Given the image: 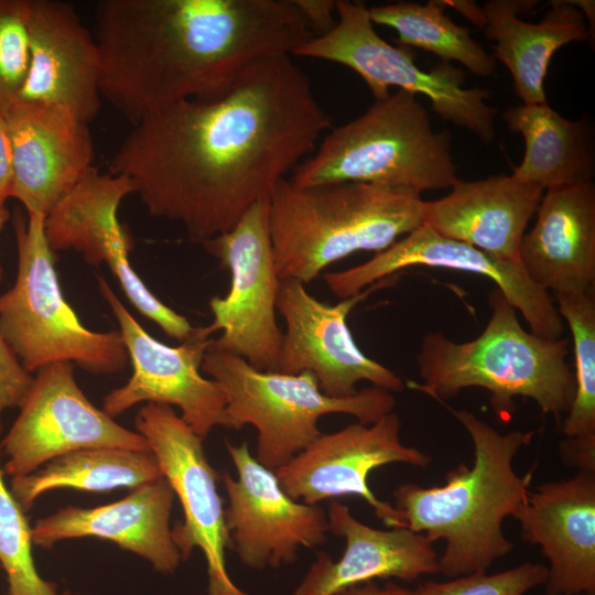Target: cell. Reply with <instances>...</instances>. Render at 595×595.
<instances>
[{
	"instance_id": "1",
	"label": "cell",
	"mask_w": 595,
	"mask_h": 595,
	"mask_svg": "<svg viewBox=\"0 0 595 595\" xmlns=\"http://www.w3.org/2000/svg\"><path fill=\"white\" fill-rule=\"evenodd\" d=\"M331 126L292 55L261 61L220 96L169 106L132 126L109 162L147 210L202 244L230 230Z\"/></svg>"
},
{
	"instance_id": "2",
	"label": "cell",
	"mask_w": 595,
	"mask_h": 595,
	"mask_svg": "<svg viewBox=\"0 0 595 595\" xmlns=\"http://www.w3.org/2000/svg\"><path fill=\"white\" fill-rule=\"evenodd\" d=\"M100 93L132 126L224 94L250 66L313 36L293 0H100Z\"/></svg>"
},
{
	"instance_id": "3",
	"label": "cell",
	"mask_w": 595,
	"mask_h": 595,
	"mask_svg": "<svg viewBox=\"0 0 595 595\" xmlns=\"http://www.w3.org/2000/svg\"><path fill=\"white\" fill-rule=\"evenodd\" d=\"M439 402L470 436L473 464L461 463L451 469L443 485L401 484L393 491L394 507L405 528L431 542L445 541L439 573L448 577L486 573L513 548L502 532V522L523 505L536 466L520 476L512 462L534 431L501 434L473 412Z\"/></svg>"
},
{
	"instance_id": "4",
	"label": "cell",
	"mask_w": 595,
	"mask_h": 595,
	"mask_svg": "<svg viewBox=\"0 0 595 595\" xmlns=\"http://www.w3.org/2000/svg\"><path fill=\"white\" fill-rule=\"evenodd\" d=\"M491 314L474 339L456 343L441 332L428 333L416 355L422 383L411 382L436 401L480 387L502 422L515 411L513 399H532L540 411L560 421L571 407L575 380L566 361L567 339H545L528 332L517 310L495 288L488 296Z\"/></svg>"
},
{
	"instance_id": "5",
	"label": "cell",
	"mask_w": 595,
	"mask_h": 595,
	"mask_svg": "<svg viewBox=\"0 0 595 595\" xmlns=\"http://www.w3.org/2000/svg\"><path fill=\"white\" fill-rule=\"evenodd\" d=\"M421 194L337 183L296 187L282 178L269 196V234L280 280L310 283L358 251L381 252L423 224Z\"/></svg>"
},
{
	"instance_id": "6",
	"label": "cell",
	"mask_w": 595,
	"mask_h": 595,
	"mask_svg": "<svg viewBox=\"0 0 595 595\" xmlns=\"http://www.w3.org/2000/svg\"><path fill=\"white\" fill-rule=\"evenodd\" d=\"M452 134L434 131L418 96L398 90L327 132L293 169L296 187L365 183L423 191L456 181Z\"/></svg>"
},
{
	"instance_id": "7",
	"label": "cell",
	"mask_w": 595,
	"mask_h": 595,
	"mask_svg": "<svg viewBox=\"0 0 595 595\" xmlns=\"http://www.w3.org/2000/svg\"><path fill=\"white\" fill-rule=\"evenodd\" d=\"M26 215L13 216L18 271L12 288L0 294V335L30 374L64 361L94 375L122 371L129 357L120 332L82 323L62 292L45 216Z\"/></svg>"
},
{
	"instance_id": "8",
	"label": "cell",
	"mask_w": 595,
	"mask_h": 595,
	"mask_svg": "<svg viewBox=\"0 0 595 595\" xmlns=\"http://www.w3.org/2000/svg\"><path fill=\"white\" fill-rule=\"evenodd\" d=\"M201 370L224 393L231 430L239 431L248 424L257 430L255 457L272 472L321 435V416L344 413L368 425L396 407L394 397L386 389L371 386L350 397H329L307 371H262L244 358L214 347L212 342Z\"/></svg>"
},
{
	"instance_id": "9",
	"label": "cell",
	"mask_w": 595,
	"mask_h": 595,
	"mask_svg": "<svg viewBox=\"0 0 595 595\" xmlns=\"http://www.w3.org/2000/svg\"><path fill=\"white\" fill-rule=\"evenodd\" d=\"M335 25L301 44L293 56L344 65L357 73L375 100L390 95L391 87L424 95L442 119L474 133L489 145L496 138L497 109L487 105L490 90L465 88L462 68L441 62L429 71L415 63L407 46L391 45L375 30L368 7L359 1H336Z\"/></svg>"
},
{
	"instance_id": "10",
	"label": "cell",
	"mask_w": 595,
	"mask_h": 595,
	"mask_svg": "<svg viewBox=\"0 0 595 595\" xmlns=\"http://www.w3.org/2000/svg\"><path fill=\"white\" fill-rule=\"evenodd\" d=\"M229 270V292L209 300L207 327L216 348L262 371H275L282 342L275 317L280 279L269 234V197L253 204L228 231L202 242Z\"/></svg>"
},
{
	"instance_id": "11",
	"label": "cell",
	"mask_w": 595,
	"mask_h": 595,
	"mask_svg": "<svg viewBox=\"0 0 595 595\" xmlns=\"http://www.w3.org/2000/svg\"><path fill=\"white\" fill-rule=\"evenodd\" d=\"M97 282L118 322L132 366L128 381L106 394L102 410L113 418L142 402L175 405L183 421L203 440L215 426L231 429L224 393L201 370L212 342L208 327H197L178 346L163 344L139 324L104 275H98Z\"/></svg>"
},
{
	"instance_id": "12",
	"label": "cell",
	"mask_w": 595,
	"mask_h": 595,
	"mask_svg": "<svg viewBox=\"0 0 595 595\" xmlns=\"http://www.w3.org/2000/svg\"><path fill=\"white\" fill-rule=\"evenodd\" d=\"M134 425L182 506L183 521L172 528L182 559L195 548L202 550L207 563V595H249L231 581L226 569L225 550L230 542L217 489L219 474L205 455L203 439L166 404L145 403Z\"/></svg>"
},
{
	"instance_id": "13",
	"label": "cell",
	"mask_w": 595,
	"mask_h": 595,
	"mask_svg": "<svg viewBox=\"0 0 595 595\" xmlns=\"http://www.w3.org/2000/svg\"><path fill=\"white\" fill-rule=\"evenodd\" d=\"M20 412L0 443L3 473L28 475L64 454L88 447L150 451L145 439L95 407L79 388L74 364L36 371Z\"/></svg>"
},
{
	"instance_id": "14",
	"label": "cell",
	"mask_w": 595,
	"mask_h": 595,
	"mask_svg": "<svg viewBox=\"0 0 595 595\" xmlns=\"http://www.w3.org/2000/svg\"><path fill=\"white\" fill-rule=\"evenodd\" d=\"M136 193L123 174L101 173L93 166L66 197L45 217L51 249L75 250L93 266L105 263L138 312L167 336L181 342L197 327L153 294L130 263L129 235L119 220L121 202Z\"/></svg>"
},
{
	"instance_id": "15",
	"label": "cell",
	"mask_w": 595,
	"mask_h": 595,
	"mask_svg": "<svg viewBox=\"0 0 595 595\" xmlns=\"http://www.w3.org/2000/svg\"><path fill=\"white\" fill-rule=\"evenodd\" d=\"M389 278L336 304L316 300L298 280H280L275 307L284 320L285 331L275 371L285 375L307 371L316 379L320 390L334 398L354 396L359 381L390 392L402 391L403 379L366 356L347 325L351 310L378 288L388 285Z\"/></svg>"
},
{
	"instance_id": "16",
	"label": "cell",
	"mask_w": 595,
	"mask_h": 595,
	"mask_svg": "<svg viewBox=\"0 0 595 595\" xmlns=\"http://www.w3.org/2000/svg\"><path fill=\"white\" fill-rule=\"evenodd\" d=\"M237 477L220 476L227 493L225 522L231 548L242 565L263 570L292 564L301 549L326 540L327 513L318 505L291 498L274 472L261 465L248 443L225 441Z\"/></svg>"
},
{
	"instance_id": "17",
	"label": "cell",
	"mask_w": 595,
	"mask_h": 595,
	"mask_svg": "<svg viewBox=\"0 0 595 595\" xmlns=\"http://www.w3.org/2000/svg\"><path fill=\"white\" fill-rule=\"evenodd\" d=\"M401 422L390 412L364 425L351 423L321 433L305 450L274 470L282 489L309 505L344 496L361 497L388 528L404 527L400 512L376 497L368 485L370 473L391 463L424 468L432 456L400 439Z\"/></svg>"
},
{
	"instance_id": "18",
	"label": "cell",
	"mask_w": 595,
	"mask_h": 595,
	"mask_svg": "<svg viewBox=\"0 0 595 595\" xmlns=\"http://www.w3.org/2000/svg\"><path fill=\"white\" fill-rule=\"evenodd\" d=\"M413 266L444 268L483 275L495 283L507 301L520 312L530 332L545 339H558L564 329L554 300L534 283L520 262H510L468 244L447 238L422 224L386 250L364 263L328 272L324 280L342 300Z\"/></svg>"
},
{
	"instance_id": "19",
	"label": "cell",
	"mask_w": 595,
	"mask_h": 595,
	"mask_svg": "<svg viewBox=\"0 0 595 595\" xmlns=\"http://www.w3.org/2000/svg\"><path fill=\"white\" fill-rule=\"evenodd\" d=\"M13 170L11 197L47 216L94 166L89 125L57 104L18 100L3 117Z\"/></svg>"
},
{
	"instance_id": "20",
	"label": "cell",
	"mask_w": 595,
	"mask_h": 595,
	"mask_svg": "<svg viewBox=\"0 0 595 595\" xmlns=\"http://www.w3.org/2000/svg\"><path fill=\"white\" fill-rule=\"evenodd\" d=\"M28 24L30 65L18 100L62 105L89 125L101 107L94 34L60 0H30Z\"/></svg>"
},
{
	"instance_id": "21",
	"label": "cell",
	"mask_w": 595,
	"mask_h": 595,
	"mask_svg": "<svg viewBox=\"0 0 595 595\" xmlns=\"http://www.w3.org/2000/svg\"><path fill=\"white\" fill-rule=\"evenodd\" d=\"M513 518L550 562L547 595H595V472L529 490Z\"/></svg>"
},
{
	"instance_id": "22",
	"label": "cell",
	"mask_w": 595,
	"mask_h": 595,
	"mask_svg": "<svg viewBox=\"0 0 595 595\" xmlns=\"http://www.w3.org/2000/svg\"><path fill=\"white\" fill-rule=\"evenodd\" d=\"M174 499L171 486L161 478L108 505L68 506L35 521L33 544L47 549L68 539L108 540L147 560L156 572L172 574L183 561L170 524Z\"/></svg>"
},
{
	"instance_id": "23",
	"label": "cell",
	"mask_w": 595,
	"mask_h": 595,
	"mask_svg": "<svg viewBox=\"0 0 595 595\" xmlns=\"http://www.w3.org/2000/svg\"><path fill=\"white\" fill-rule=\"evenodd\" d=\"M329 531L345 540L340 559L318 553L292 595H337L376 578L405 582L439 573V556L424 534L405 527L380 530L356 519L349 508L331 501Z\"/></svg>"
},
{
	"instance_id": "24",
	"label": "cell",
	"mask_w": 595,
	"mask_h": 595,
	"mask_svg": "<svg viewBox=\"0 0 595 595\" xmlns=\"http://www.w3.org/2000/svg\"><path fill=\"white\" fill-rule=\"evenodd\" d=\"M452 191L423 205V224L497 259L519 261V248L544 190L511 175L458 180Z\"/></svg>"
},
{
	"instance_id": "25",
	"label": "cell",
	"mask_w": 595,
	"mask_h": 595,
	"mask_svg": "<svg viewBox=\"0 0 595 595\" xmlns=\"http://www.w3.org/2000/svg\"><path fill=\"white\" fill-rule=\"evenodd\" d=\"M519 261L530 279L554 294L584 292L595 282V185L545 190Z\"/></svg>"
},
{
	"instance_id": "26",
	"label": "cell",
	"mask_w": 595,
	"mask_h": 595,
	"mask_svg": "<svg viewBox=\"0 0 595 595\" xmlns=\"http://www.w3.org/2000/svg\"><path fill=\"white\" fill-rule=\"evenodd\" d=\"M538 3L490 0L482 7L484 34L496 42L493 56L511 74L515 91L524 105L548 102L544 79L553 54L563 45L589 39L585 15L572 1H552L537 23L519 18Z\"/></svg>"
},
{
	"instance_id": "27",
	"label": "cell",
	"mask_w": 595,
	"mask_h": 595,
	"mask_svg": "<svg viewBox=\"0 0 595 595\" xmlns=\"http://www.w3.org/2000/svg\"><path fill=\"white\" fill-rule=\"evenodd\" d=\"M502 119L509 131L524 139V155L513 169L515 177L544 191L593 182L594 138L585 120L566 119L548 102L508 108Z\"/></svg>"
},
{
	"instance_id": "28",
	"label": "cell",
	"mask_w": 595,
	"mask_h": 595,
	"mask_svg": "<svg viewBox=\"0 0 595 595\" xmlns=\"http://www.w3.org/2000/svg\"><path fill=\"white\" fill-rule=\"evenodd\" d=\"M161 478L163 474L151 451L88 447L58 456L28 475L12 477L10 490L28 511L41 495L53 489L107 493L134 489Z\"/></svg>"
},
{
	"instance_id": "29",
	"label": "cell",
	"mask_w": 595,
	"mask_h": 595,
	"mask_svg": "<svg viewBox=\"0 0 595 595\" xmlns=\"http://www.w3.org/2000/svg\"><path fill=\"white\" fill-rule=\"evenodd\" d=\"M443 1L425 4L408 1L368 8L374 24L393 29L400 46L418 47L437 55L442 62H456L473 74L491 76L495 57L474 40L468 29L456 24L445 13Z\"/></svg>"
},
{
	"instance_id": "30",
	"label": "cell",
	"mask_w": 595,
	"mask_h": 595,
	"mask_svg": "<svg viewBox=\"0 0 595 595\" xmlns=\"http://www.w3.org/2000/svg\"><path fill=\"white\" fill-rule=\"evenodd\" d=\"M556 309L566 322L574 350V397L565 414V437H595V290L554 294Z\"/></svg>"
},
{
	"instance_id": "31",
	"label": "cell",
	"mask_w": 595,
	"mask_h": 595,
	"mask_svg": "<svg viewBox=\"0 0 595 595\" xmlns=\"http://www.w3.org/2000/svg\"><path fill=\"white\" fill-rule=\"evenodd\" d=\"M33 545L32 527L7 486L0 466V566L7 574L9 594L67 595L60 594L54 583L41 577L33 559Z\"/></svg>"
},
{
	"instance_id": "32",
	"label": "cell",
	"mask_w": 595,
	"mask_h": 595,
	"mask_svg": "<svg viewBox=\"0 0 595 595\" xmlns=\"http://www.w3.org/2000/svg\"><path fill=\"white\" fill-rule=\"evenodd\" d=\"M30 0H0V115L18 101L30 65Z\"/></svg>"
},
{
	"instance_id": "33",
	"label": "cell",
	"mask_w": 595,
	"mask_h": 595,
	"mask_svg": "<svg viewBox=\"0 0 595 595\" xmlns=\"http://www.w3.org/2000/svg\"><path fill=\"white\" fill-rule=\"evenodd\" d=\"M548 567L541 563L524 562L496 574H469L448 582H426L407 595H524L536 586L544 585Z\"/></svg>"
},
{
	"instance_id": "34",
	"label": "cell",
	"mask_w": 595,
	"mask_h": 595,
	"mask_svg": "<svg viewBox=\"0 0 595 595\" xmlns=\"http://www.w3.org/2000/svg\"><path fill=\"white\" fill-rule=\"evenodd\" d=\"M33 376L28 372L0 335V433L6 410L20 408L24 401Z\"/></svg>"
},
{
	"instance_id": "35",
	"label": "cell",
	"mask_w": 595,
	"mask_h": 595,
	"mask_svg": "<svg viewBox=\"0 0 595 595\" xmlns=\"http://www.w3.org/2000/svg\"><path fill=\"white\" fill-rule=\"evenodd\" d=\"M314 36L328 32L336 23V1L293 0Z\"/></svg>"
},
{
	"instance_id": "36",
	"label": "cell",
	"mask_w": 595,
	"mask_h": 595,
	"mask_svg": "<svg viewBox=\"0 0 595 595\" xmlns=\"http://www.w3.org/2000/svg\"><path fill=\"white\" fill-rule=\"evenodd\" d=\"M560 453L567 466L595 472V437H566Z\"/></svg>"
},
{
	"instance_id": "37",
	"label": "cell",
	"mask_w": 595,
	"mask_h": 595,
	"mask_svg": "<svg viewBox=\"0 0 595 595\" xmlns=\"http://www.w3.org/2000/svg\"><path fill=\"white\" fill-rule=\"evenodd\" d=\"M13 183L10 140L4 118L0 115V207L11 197Z\"/></svg>"
},
{
	"instance_id": "38",
	"label": "cell",
	"mask_w": 595,
	"mask_h": 595,
	"mask_svg": "<svg viewBox=\"0 0 595 595\" xmlns=\"http://www.w3.org/2000/svg\"><path fill=\"white\" fill-rule=\"evenodd\" d=\"M408 588L396 583L387 582L383 586H378L374 581L348 587L337 595H407Z\"/></svg>"
},
{
	"instance_id": "39",
	"label": "cell",
	"mask_w": 595,
	"mask_h": 595,
	"mask_svg": "<svg viewBox=\"0 0 595 595\" xmlns=\"http://www.w3.org/2000/svg\"><path fill=\"white\" fill-rule=\"evenodd\" d=\"M445 7H452L463 14L472 23L484 28L485 19L483 10L473 1H443Z\"/></svg>"
},
{
	"instance_id": "40",
	"label": "cell",
	"mask_w": 595,
	"mask_h": 595,
	"mask_svg": "<svg viewBox=\"0 0 595 595\" xmlns=\"http://www.w3.org/2000/svg\"><path fill=\"white\" fill-rule=\"evenodd\" d=\"M10 219V212L7 209V207H0V230L3 228L6 223ZM3 275V269L0 263V281L2 280Z\"/></svg>"
},
{
	"instance_id": "41",
	"label": "cell",
	"mask_w": 595,
	"mask_h": 595,
	"mask_svg": "<svg viewBox=\"0 0 595 595\" xmlns=\"http://www.w3.org/2000/svg\"><path fill=\"white\" fill-rule=\"evenodd\" d=\"M0 569H1V566H0Z\"/></svg>"
}]
</instances>
